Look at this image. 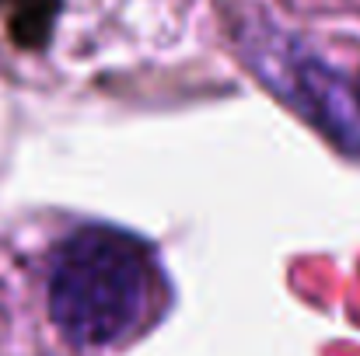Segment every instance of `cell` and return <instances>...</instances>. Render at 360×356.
Instances as JSON below:
<instances>
[{
	"label": "cell",
	"instance_id": "6da1fadb",
	"mask_svg": "<svg viewBox=\"0 0 360 356\" xmlns=\"http://www.w3.org/2000/svg\"><path fill=\"white\" fill-rule=\"evenodd\" d=\"M161 265L136 235L88 224L49 258V315L67 343L105 350L140 336L161 311Z\"/></svg>",
	"mask_w": 360,
	"mask_h": 356
},
{
	"label": "cell",
	"instance_id": "7a4b0ae2",
	"mask_svg": "<svg viewBox=\"0 0 360 356\" xmlns=\"http://www.w3.org/2000/svg\"><path fill=\"white\" fill-rule=\"evenodd\" d=\"M231 32L245 67L266 91H273L343 154H360V91L347 74L262 14L238 11Z\"/></svg>",
	"mask_w": 360,
	"mask_h": 356
},
{
	"label": "cell",
	"instance_id": "3957f363",
	"mask_svg": "<svg viewBox=\"0 0 360 356\" xmlns=\"http://www.w3.org/2000/svg\"><path fill=\"white\" fill-rule=\"evenodd\" d=\"M0 4L7 7L11 35L18 46H28V49L46 46L60 0H0Z\"/></svg>",
	"mask_w": 360,
	"mask_h": 356
}]
</instances>
